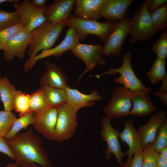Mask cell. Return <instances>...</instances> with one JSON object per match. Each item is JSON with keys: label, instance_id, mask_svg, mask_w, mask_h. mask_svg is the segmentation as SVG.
I'll list each match as a JSON object with an SVG mask.
<instances>
[{"label": "cell", "instance_id": "obj_1", "mask_svg": "<svg viewBox=\"0 0 167 167\" xmlns=\"http://www.w3.org/2000/svg\"><path fill=\"white\" fill-rule=\"evenodd\" d=\"M6 140L19 167L35 163L42 167H52L51 161L42 147L41 138L34 134L32 128Z\"/></svg>", "mask_w": 167, "mask_h": 167}, {"label": "cell", "instance_id": "obj_2", "mask_svg": "<svg viewBox=\"0 0 167 167\" xmlns=\"http://www.w3.org/2000/svg\"><path fill=\"white\" fill-rule=\"evenodd\" d=\"M66 26L47 21L32 31L27 51L29 58L35 57L40 51L52 48Z\"/></svg>", "mask_w": 167, "mask_h": 167}, {"label": "cell", "instance_id": "obj_3", "mask_svg": "<svg viewBox=\"0 0 167 167\" xmlns=\"http://www.w3.org/2000/svg\"><path fill=\"white\" fill-rule=\"evenodd\" d=\"M118 22L109 20L104 22H100L97 21L80 19L71 15L66 22L65 24L75 29L80 40L85 39L88 35L92 34L98 36L100 42L104 43Z\"/></svg>", "mask_w": 167, "mask_h": 167}, {"label": "cell", "instance_id": "obj_4", "mask_svg": "<svg viewBox=\"0 0 167 167\" xmlns=\"http://www.w3.org/2000/svg\"><path fill=\"white\" fill-rule=\"evenodd\" d=\"M148 0L144 1L131 19L129 43L143 42L151 40L155 34L152 24L150 14L147 9Z\"/></svg>", "mask_w": 167, "mask_h": 167}, {"label": "cell", "instance_id": "obj_5", "mask_svg": "<svg viewBox=\"0 0 167 167\" xmlns=\"http://www.w3.org/2000/svg\"><path fill=\"white\" fill-rule=\"evenodd\" d=\"M131 57L130 52L125 53L123 56L122 62L119 68H110L102 74L96 75V77L99 79L104 75H115L119 73L120 76L113 80L114 83L122 84L124 87L133 92L142 90L151 92V88L145 86L134 73L131 64Z\"/></svg>", "mask_w": 167, "mask_h": 167}, {"label": "cell", "instance_id": "obj_6", "mask_svg": "<svg viewBox=\"0 0 167 167\" xmlns=\"http://www.w3.org/2000/svg\"><path fill=\"white\" fill-rule=\"evenodd\" d=\"M57 108V120L52 140L62 142L73 136L77 126L78 111L67 103Z\"/></svg>", "mask_w": 167, "mask_h": 167}, {"label": "cell", "instance_id": "obj_7", "mask_svg": "<svg viewBox=\"0 0 167 167\" xmlns=\"http://www.w3.org/2000/svg\"><path fill=\"white\" fill-rule=\"evenodd\" d=\"M133 94L134 92L123 86L115 87L113 91L109 102L103 109L107 116L111 119L130 115Z\"/></svg>", "mask_w": 167, "mask_h": 167}, {"label": "cell", "instance_id": "obj_8", "mask_svg": "<svg viewBox=\"0 0 167 167\" xmlns=\"http://www.w3.org/2000/svg\"><path fill=\"white\" fill-rule=\"evenodd\" d=\"M14 6L20 15L19 23L30 32L47 21L44 13L47 6H38L29 0L23 1Z\"/></svg>", "mask_w": 167, "mask_h": 167}, {"label": "cell", "instance_id": "obj_9", "mask_svg": "<svg viewBox=\"0 0 167 167\" xmlns=\"http://www.w3.org/2000/svg\"><path fill=\"white\" fill-rule=\"evenodd\" d=\"M78 33L74 28L70 27L67 30L62 42L55 47L42 51L41 53L26 60L24 64V72L31 70L38 60L49 56L58 57L65 52L72 50L80 43Z\"/></svg>", "mask_w": 167, "mask_h": 167}, {"label": "cell", "instance_id": "obj_10", "mask_svg": "<svg viewBox=\"0 0 167 167\" xmlns=\"http://www.w3.org/2000/svg\"><path fill=\"white\" fill-rule=\"evenodd\" d=\"M131 19L126 17L118 22L102 47L103 55L117 57L120 56L125 39L130 34Z\"/></svg>", "mask_w": 167, "mask_h": 167}, {"label": "cell", "instance_id": "obj_11", "mask_svg": "<svg viewBox=\"0 0 167 167\" xmlns=\"http://www.w3.org/2000/svg\"><path fill=\"white\" fill-rule=\"evenodd\" d=\"M111 119L107 116L103 117L100 121L102 129L101 131V136L107 144V149L105 151V158L109 160L111 158V154L114 155L121 167L123 163L122 158L126 155L122 150L118 140L120 132L111 125Z\"/></svg>", "mask_w": 167, "mask_h": 167}, {"label": "cell", "instance_id": "obj_12", "mask_svg": "<svg viewBox=\"0 0 167 167\" xmlns=\"http://www.w3.org/2000/svg\"><path fill=\"white\" fill-rule=\"evenodd\" d=\"M71 51L73 54L82 60L85 65V69L79 80L86 73L93 70L96 65L102 66L106 63L102 57V47L100 44L94 45L79 43Z\"/></svg>", "mask_w": 167, "mask_h": 167}, {"label": "cell", "instance_id": "obj_13", "mask_svg": "<svg viewBox=\"0 0 167 167\" xmlns=\"http://www.w3.org/2000/svg\"><path fill=\"white\" fill-rule=\"evenodd\" d=\"M58 115L57 107H49L33 113L32 125L35 129L48 139L52 140Z\"/></svg>", "mask_w": 167, "mask_h": 167}, {"label": "cell", "instance_id": "obj_14", "mask_svg": "<svg viewBox=\"0 0 167 167\" xmlns=\"http://www.w3.org/2000/svg\"><path fill=\"white\" fill-rule=\"evenodd\" d=\"M31 37V32L24 28L16 33L3 50L5 60L11 61L16 57L23 59Z\"/></svg>", "mask_w": 167, "mask_h": 167}, {"label": "cell", "instance_id": "obj_15", "mask_svg": "<svg viewBox=\"0 0 167 167\" xmlns=\"http://www.w3.org/2000/svg\"><path fill=\"white\" fill-rule=\"evenodd\" d=\"M124 127L123 131L120 133L119 137L121 141L125 142L129 148L125 153L128 156L126 162L123 163L122 167H128L132 156L137 151L141 150L142 139L138 130L134 126L132 119L126 120L123 122Z\"/></svg>", "mask_w": 167, "mask_h": 167}, {"label": "cell", "instance_id": "obj_16", "mask_svg": "<svg viewBox=\"0 0 167 167\" xmlns=\"http://www.w3.org/2000/svg\"><path fill=\"white\" fill-rule=\"evenodd\" d=\"M75 0H56L49 6L44 15L49 22L65 24L75 4Z\"/></svg>", "mask_w": 167, "mask_h": 167}, {"label": "cell", "instance_id": "obj_17", "mask_svg": "<svg viewBox=\"0 0 167 167\" xmlns=\"http://www.w3.org/2000/svg\"><path fill=\"white\" fill-rule=\"evenodd\" d=\"M166 112L160 109L150 118L146 124L138 129L142 139L141 149L149 143H153L159 128L167 121Z\"/></svg>", "mask_w": 167, "mask_h": 167}, {"label": "cell", "instance_id": "obj_18", "mask_svg": "<svg viewBox=\"0 0 167 167\" xmlns=\"http://www.w3.org/2000/svg\"><path fill=\"white\" fill-rule=\"evenodd\" d=\"M133 0H105L101 17L107 20L117 21L126 18L128 8Z\"/></svg>", "mask_w": 167, "mask_h": 167}, {"label": "cell", "instance_id": "obj_19", "mask_svg": "<svg viewBox=\"0 0 167 167\" xmlns=\"http://www.w3.org/2000/svg\"><path fill=\"white\" fill-rule=\"evenodd\" d=\"M105 0H76L75 15L82 19L96 21L101 13Z\"/></svg>", "mask_w": 167, "mask_h": 167}, {"label": "cell", "instance_id": "obj_20", "mask_svg": "<svg viewBox=\"0 0 167 167\" xmlns=\"http://www.w3.org/2000/svg\"><path fill=\"white\" fill-rule=\"evenodd\" d=\"M149 93L142 90L134 92L130 115L135 117H142L156 111L157 108L151 100Z\"/></svg>", "mask_w": 167, "mask_h": 167}, {"label": "cell", "instance_id": "obj_21", "mask_svg": "<svg viewBox=\"0 0 167 167\" xmlns=\"http://www.w3.org/2000/svg\"><path fill=\"white\" fill-rule=\"evenodd\" d=\"M65 90L67 95V102L78 111L84 107H92L94 104L93 101H100L103 96L96 90H93L89 94H83L76 89L67 87Z\"/></svg>", "mask_w": 167, "mask_h": 167}, {"label": "cell", "instance_id": "obj_22", "mask_svg": "<svg viewBox=\"0 0 167 167\" xmlns=\"http://www.w3.org/2000/svg\"><path fill=\"white\" fill-rule=\"evenodd\" d=\"M45 64L46 70L40 80L41 86L65 89L68 87L67 79L61 68L47 61Z\"/></svg>", "mask_w": 167, "mask_h": 167}, {"label": "cell", "instance_id": "obj_23", "mask_svg": "<svg viewBox=\"0 0 167 167\" xmlns=\"http://www.w3.org/2000/svg\"><path fill=\"white\" fill-rule=\"evenodd\" d=\"M17 91L6 76L1 77L0 97L3 104L4 110L11 111L13 110L14 101Z\"/></svg>", "mask_w": 167, "mask_h": 167}, {"label": "cell", "instance_id": "obj_24", "mask_svg": "<svg viewBox=\"0 0 167 167\" xmlns=\"http://www.w3.org/2000/svg\"><path fill=\"white\" fill-rule=\"evenodd\" d=\"M46 96L49 106L58 108L66 103L67 95L65 89L49 86H41Z\"/></svg>", "mask_w": 167, "mask_h": 167}, {"label": "cell", "instance_id": "obj_25", "mask_svg": "<svg viewBox=\"0 0 167 167\" xmlns=\"http://www.w3.org/2000/svg\"><path fill=\"white\" fill-rule=\"evenodd\" d=\"M165 66L166 59L156 58L147 73V77L152 83L157 84L167 76Z\"/></svg>", "mask_w": 167, "mask_h": 167}, {"label": "cell", "instance_id": "obj_26", "mask_svg": "<svg viewBox=\"0 0 167 167\" xmlns=\"http://www.w3.org/2000/svg\"><path fill=\"white\" fill-rule=\"evenodd\" d=\"M51 107L49 106L45 92L41 87L37 91L30 95L29 111L36 113Z\"/></svg>", "mask_w": 167, "mask_h": 167}, {"label": "cell", "instance_id": "obj_27", "mask_svg": "<svg viewBox=\"0 0 167 167\" xmlns=\"http://www.w3.org/2000/svg\"><path fill=\"white\" fill-rule=\"evenodd\" d=\"M33 121V113L29 112L16 118L9 131L4 138L6 140L11 139L23 129H26L29 125L32 124Z\"/></svg>", "mask_w": 167, "mask_h": 167}, {"label": "cell", "instance_id": "obj_28", "mask_svg": "<svg viewBox=\"0 0 167 167\" xmlns=\"http://www.w3.org/2000/svg\"><path fill=\"white\" fill-rule=\"evenodd\" d=\"M154 30L156 32L167 26V3H165L150 14Z\"/></svg>", "mask_w": 167, "mask_h": 167}, {"label": "cell", "instance_id": "obj_29", "mask_svg": "<svg viewBox=\"0 0 167 167\" xmlns=\"http://www.w3.org/2000/svg\"><path fill=\"white\" fill-rule=\"evenodd\" d=\"M30 95L17 90L13 103V110L19 113L20 116L29 111Z\"/></svg>", "mask_w": 167, "mask_h": 167}, {"label": "cell", "instance_id": "obj_30", "mask_svg": "<svg viewBox=\"0 0 167 167\" xmlns=\"http://www.w3.org/2000/svg\"><path fill=\"white\" fill-rule=\"evenodd\" d=\"M151 51L157 57L166 59L167 58V30L163 31L155 43L151 47Z\"/></svg>", "mask_w": 167, "mask_h": 167}, {"label": "cell", "instance_id": "obj_31", "mask_svg": "<svg viewBox=\"0 0 167 167\" xmlns=\"http://www.w3.org/2000/svg\"><path fill=\"white\" fill-rule=\"evenodd\" d=\"M16 119L11 111H0V136L4 137Z\"/></svg>", "mask_w": 167, "mask_h": 167}, {"label": "cell", "instance_id": "obj_32", "mask_svg": "<svg viewBox=\"0 0 167 167\" xmlns=\"http://www.w3.org/2000/svg\"><path fill=\"white\" fill-rule=\"evenodd\" d=\"M20 17L15 11L7 12L0 10V32L2 30L19 23Z\"/></svg>", "mask_w": 167, "mask_h": 167}, {"label": "cell", "instance_id": "obj_33", "mask_svg": "<svg viewBox=\"0 0 167 167\" xmlns=\"http://www.w3.org/2000/svg\"><path fill=\"white\" fill-rule=\"evenodd\" d=\"M152 143H149L142 150V167H156L158 153L153 149Z\"/></svg>", "mask_w": 167, "mask_h": 167}, {"label": "cell", "instance_id": "obj_34", "mask_svg": "<svg viewBox=\"0 0 167 167\" xmlns=\"http://www.w3.org/2000/svg\"><path fill=\"white\" fill-rule=\"evenodd\" d=\"M24 28L20 23L8 27L0 32V50H3L6 44L18 32Z\"/></svg>", "mask_w": 167, "mask_h": 167}, {"label": "cell", "instance_id": "obj_35", "mask_svg": "<svg viewBox=\"0 0 167 167\" xmlns=\"http://www.w3.org/2000/svg\"><path fill=\"white\" fill-rule=\"evenodd\" d=\"M152 146L155 150L159 153L161 149L167 146V121L159 128Z\"/></svg>", "mask_w": 167, "mask_h": 167}, {"label": "cell", "instance_id": "obj_36", "mask_svg": "<svg viewBox=\"0 0 167 167\" xmlns=\"http://www.w3.org/2000/svg\"><path fill=\"white\" fill-rule=\"evenodd\" d=\"M0 152L7 156L15 161V157L4 137L0 136Z\"/></svg>", "mask_w": 167, "mask_h": 167}, {"label": "cell", "instance_id": "obj_37", "mask_svg": "<svg viewBox=\"0 0 167 167\" xmlns=\"http://www.w3.org/2000/svg\"><path fill=\"white\" fill-rule=\"evenodd\" d=\"M167 2V0H148V11L151 14Z\"/></svg>", "mask_w": 167, "mask_h": 167}, {"label": "cell", "instance_id": "obj_38", "mask_svg": "<svg viewBox=\"0 0 167 167\" xmlns=\"http://www.w3.org/2000/svg\"><path fill=\"white\" fill-rule=\"evenodd\" d=\"M134 154L128 167H142V150L137 151Z\"/></svg>", "mask_w": 167, "mask_h": 167}, {"label": "cell", "instance_id": "obj_39", "mask_svg": "<svg viewBox=\"0 0 167 167\" xmlns=\"http://www.w3.org/2000/svg\"><path fill=\"white\" fill-rule=\"evenodd\" d=\"M156 167H167V160L160 153L157 155Z\"/></svg>", "mask_w": 167, "mask_h": 167}, {"label": "cell", "instance_id": "obj_40", "mask_svg": "<svg viewBox=\"0 0 167 167\" xmlns=\"http://www.w3.org/2000/svg\"><path fill=\"white\" fill-rule=\"evenodd\" d=\"M153 94L161 99L164 105H167V92H162L158 91L154 92Z\"/></svg>", "mask_w": 167, "mask_h": 167}, {"label": "cell", "instance_id": "obj_41", "mask_svg": "<svg viewBox=\"0 0 167 167\" xmlns=\"http://www.w3.org/2000/svg\"><path fill=\"white\" fill-rule=\"evenodd\" d=\"M162 84L160 90L158 91L162 92H167V76L162 80Z\"/></svg>", "mask_w": 167, "mask_h": 167}, {"label": "cell", "instance_id": "obj_42", "mask_svg": "<svg viewBox=\"0 0 167 167\" xmlns=\"http://www.w3.org/2000/svg\"><path fill=\"white\" fill-rule=\"evenodd\" d=\"M31 2L36 6H42L46 5V0H32Z\"/></svg>", "mask_w": 167, "mask_h": 167}, {"label": "cell", "instance_id": "obj_43", "mask_svg": "<svg viewBox=\"0 0 167 167\" xmlns=\"http://www.w3.org/2000/svg\"><path fill=\"white\" fill-rule=\"evenodd\" d=\"M160 153L167 160V146L161 148L160 150Z\"/></svg>", "mask_w": 167, "mask_h": 167}, {"label": "cell", "instance_id": "obj_44", "mask_svg": "<svg viewBox=\"0 0 167 167\" xmlns=\"http://www.w3.org/2000/svg\"><path fill=\"white\" fill-rule=\"evenodd\" d=\"M19 1L18 0H0V4L5 2H8L14 4L19 3Z\"/></svg>", "mask_w": 167, "mask_h": 167}, {"label": "cell", "instance_id": "obj_45", "mask_svg": "<svg viewBox=\"0 0 167 167\" xmlns=\"http://www.w3.org/2000/svg\"><path fill=\"white\" fill-rule=\"evenodd\" d=\"M17 163L15 162H11L6 164L4 167H18Z\"/></svg>", "mask_w": 167, "mask_h": 167}, {"label": "cell", "instance_id": "obj_46", "mask_svg": "<svg viewBox=\"0 0 167 167\" xmlns=\"http://www.w3.org/2000/svg\"><path fill=\"white\" fill-rule=\"evenodd\" d=\"M24 167H42L35 163H31L25 165Z\"/></svg>", "mask_w": 167, "mask_h": 167}, {"label": "cell", "instance_id": "obj_47", "mask_svg": "<svg viewBox=\"0 0 167 167\" xmlns=\"http://www.w3.org/2000/svg\"><path fill=\"white\" fill-rule=\"evenodd\" d=\"M0 161H1V159L0 158Z\"/></svg>", "mask_w": 167, "mask_h": 167}, {"label": "cell", "instance_id": "obj_48", "mask_svg": "<svg viewBox=\"0 0 167 167\" xmlns=\"http://www.w3.org/2000/svg\"><path fill=\"white\" fill-rule=\"evenodd\" d=\"M1 77H0V79H1Z\"/></svg>", "mask_w": 167, "mask_h": 167}]
</instances>
